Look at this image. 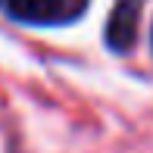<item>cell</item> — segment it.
I'll list each match as a JSON object with an SVG mask.
<instances>
[{"label":"cell","instance_id":"obj_1","mask_svg":"<svg viewBox=\"0 0 153 153\" xmlns=\"http://www.w3.org/2000/svg\"><path fill=\"white\" fill-rule=\"evenodd\" d=\"M10 19L22 25H66L88 10V0H3Z\"/></svg>","mask_w":153,"mask_h":153},{"label":"cell","instance_id":"obj_2","mask_svg":"<svg viewBox=\"0 0 153 153\" xmlns=\"http://www.w3.org/2000/svg\"><path fill=\"white\" fill-rule=\"evenodd\" d=\"M141 6L144 0H116L113 13L106 19V44L109 50L125 53L137 41V25H141Z\"/></svg>","mask_w":153,"mask_h":153}]
</instances>
